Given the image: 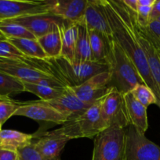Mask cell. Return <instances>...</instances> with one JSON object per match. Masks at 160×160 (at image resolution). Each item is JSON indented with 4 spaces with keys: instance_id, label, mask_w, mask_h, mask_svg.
I'll return each instance as SVG.
<instances>
[{
    "instance_id": "obj_1",
    "label": "cell",
    "mask_w": 160,
    "mask_h": 160,
    "mask_svg": "<svg viewBox=\"0 0 160 160\" xmlns=\"http://www.w3.org/2000/svg\"><path fill=\"white\" fill-rule=\"evenodd\" d=\"M113 39L129 56L142 78L144 84L152 89L160 108V91L151 73L145 54L131 28L122 0H101Z\"/></svg>"
},
{
    "instance_id": "obj_2",
    "label": "cell",
    "mask_w": 160,
    "mask_h": 160,
    "mask_svg": "<svg viewBox=\"0 0 160 160\" xmlns=\"http://www.w3.org/2000/svg\"><path fill=\"white\" fill-rule=\"evenodd\" d=\"M0 72L15 78L21 82L45 84L56 88L67 87L50 72L47 59L26 56L22 59L0 58Z\"/></svg>"
},
{
    "instance_id": "obj_3",
    "label": "cell",
    "mask_w": 160,
    "mask_h": 160,
    "mask_svg": "<svg viewBox=\"0 0 160 160\" xmlns=\"http://www.w3.org/2000/svg\"><path fill=\"white\" fill-rule=\"evenodd\" d=\"M108 64L109 88H114L124 95L131 92L138 84H144L133 62L114 39L110 45Z\"/></svg>"
},
{
    "instance_id": "obj_4",
    "label": "cell",
    "mask_w": 160,
    "mask_h": 160,
    "mask_svg": "<svg viewBox=\"0 0 160 160\" xmlns=\"http://www.w3.org/2000/svg\"><path fill=\"white\" fill-rule=\"evenodd\" d=\"M52 73L68 87L75 88L81 85L92 77L109 71V66L106 63L91 62L71 63L64 58L49 59Z\"/></svg>"
},
{
    "instance_id": "obj_5",
    "label": "cell",
    "mask_w": 160,
    "mask_h": 160,
    "mask_svg": "<svg viewBox=\"0 0 160 160\" xmlns=\"http://www.w3.org/2000/svg\"><path fill=\"white\" fill-rule=\"evenodd\" d=\"M101 99L94 102L82 113L68 119L61 128H58L60 132L69 140L83 138H94L107 128L100 113Z\"/></svg>"
},
{
    "instance_id": "obj_6",
    "label": "cell",
    "mask_w": 160,
    "mask_h": 160,
    "mask_svg": "<svg viewBox=\"0 0 160 160\" xmlns=\"http://www.w3.org/2000/svg\"><path fill=\"white\" fill-rule=\"evenodd\" d=\"M125 128L112 126L94 138L91 160H125Z\"/></svg>"
},
{
    "instance_id": "obj_7",
    "label": "cell",
    "mask_w": 160,
    "mask_h": 160,
    "mask_svg": "<svg viewBox=\"0 0 160 160\" xmlns=\"http://www.w3.org/2000/svg\"><path fill=\"white\" fill-rule=\"evenodd\" d=\"M125 160H160V147L133 126L125 128Z\"/></svg>"
},
{
    "instance_id": "obj_8",
    "label": "cell",
    "mask_w": 160,
    "mask_h": 160,
    "mask_svg": "<svg viewBox=\"0 0 160 160\" xmlns=\"http://www.w3.org/2000/svg\"><path fill=\"white\" fill-rule=\"evenodd\" d=\"M100 113L107 128L112 126L126 128L130 126L124 95L111 88L101 99Z\"/></svg>"
},
{
    "instance_id": "obj_9",
    "label": "cell",
    "mask_w": 160,
    "mask_h": 160,
    "mask_svg": "<svg viewBox=\"0 0 160 160\" xmlns=\"http://www.w3.org/2000/svg\"><path fill=\"white\" fill-rule=\"evenodd\" d=\"M14 116L28 117L39 122L41 125H45L46 128L54 125H63L67 118L62 113L44 102L39 100L34 102H21Z\"/></svg>"
},
{
    "instance_id": "obj_10",
    "label": "cell",
    "mask_w": 160,
    "mask_h": 160,
    "mask_svg": "<svg viewBox=\"0 0 160 160\" xmlns=\"http://www.w3.org/2000/svg\"><path fill=\"white\" fill-rule=\"evenodd\" d=\"M49 12L47 0H0V22L23 16Z\"/></svg>"
},
{
    "instance_id": "obj_11",
    "label": "cell",
    "mask_w": 160,
    "mask_h": 160,
    "mask_svg": "<svg viewBox=\"0 0 160 160\" xmlns=\"http://www.w3.org/2000/svg\"><path fill=\"white\" fill-rule=\"evenodd\" d=\"M122 4H123V2H122ZM123 6L125 8V12H126L127 18H128L130 25H131L132 29H133L136 39H137L140 45L141 46L144 54H145L152 78H153L154 81L156 83L157 86L160 91V59L158 55V52L143 33L141 27L136 21V12L130 10L124 4Z\"/></svg>"
},
{
    "instance_id": "obj_12",
    "label": "cell",
    "mask_w": 160,
    "mask_h": 160,
    "mask_svg": "<svg viewBox=\"0 0 160 160\" xmlns=\"http://www.w3.org/2000/svg\"><path fill=\"white\" fill-rule=\"evenodd\" d=\"M109 81V71L103 72L92 77L81 85L71 88L80 100L88 104H93L108 93L111 89L108 87Z\"/></svg>"
},
{
    "instance_id": "obj_13",
    "label": "cell",
    "mask_w": 160,
    "mask_h": 160,
    "mask_svg": "<svg viewBox=\"0 0 160 160\" xmlns=\"http://www.w3.org/2000/svg\"><path fill=\"white\" fill-rule=\"evenodd\" d=\"M4 21L13 22L21 25L38 39L50 32L55 24H62L66 20L49 12L45 14L23 16Z\"/></svg>"
},
{
    "instance_id": "obj_14",
    "label": "cell",
    "mask_w": 160,
    "mask_h": 160,
    "mask_svg": "<svg viewBox=\"0 0 160 160\" xmlns=\"http://www.w3.org/2000/svg\"><path fill=\"white\" fill-rule=\"evenodd\" d=\"M35 138H37L34 142L36 149L45 160H61V151L70 141L58 129L43 132L35 137L34 136Z\"/></svg>"
},
{
    "instance_id": "obj_15",
    "label": "cell",
    "mask_w": 160,
    "mask_h": 160,
    "mask_svg": "<svg viewBox=\"0 0 160 160\" xmlns=\"http://www.w3.org/2000/svg\"><path fill=\"white\" fill-rule=\"evenodd\" d=\"M50 12L62 20L78 23L84 19L88 0H47Z\"/></svg>"
},
{
    "instance_id": "obj_16",
    "label": "cell",
    "mask_w": 160,
    "mask_h": 160,
    "mask_svg": "<svg viewBox=\"0 0 160 160\" xmlns=\"http://www.w3.org/2000/svg\"><path fill=\"white\" fill-rule=\"evenodd\" d=\"M83 20L88 30L97 31L113 39L112 31L101 0H88Z\"/></svg>"
},
{
    "instance_id": "obj_17",
    "label": "cell",
    "mask_w": 160,
    "mask_h": 160,
    "mask_svg": "<svg viewBox=\"0 0 160 160\" xmlns=\"http://www.w3.org/2000/svg\"><path fill=\"white\" fill-rule=\"evenodd\" d=\"M42 101V100H41ZM51 106L61 113L65 116L67 120L76 117L78 114L82 113L83 111L87 109L93 104H88L84 102L78 98L74 93L71 87L65 88L64 93L59 97L49 101H42Z\"/></svg>"
},
{
    "instance_id": "obj_18",
    "label": "cell",
    "mask_w": 160,
    "mask_h": 160,
    "mask_svg": "<svg viewBox=\"0 0 160 160\" xmlns=\"http://www.w3.org/2000/svg\"><path fill=\"white\" fill-rule=\"evenodd\" d=\"M124 99L130 125L133 126L138 132L144 134L148 128L147 108L136 101L131 92L124 94Z\"/></svg>"
},
{
    "instance_id": "obj_19",
    "label": "cell",
    "mask_w": 160,
    "mask_h": 160,
    "mask_svg": "<svg viewBox=\"0 0 160 160\" xmlns=\"http://www.w3.org/2000/svg\"><path fill=\"white\" fill-rule=\"evenodd\" d=\"M78 23L65 21L61 25V57L64 58L71 63L75 62V48L78 36Z\"/></svg>"
},
{
    "instance_id": "obj_20",
    "label": "cell",
    "mask_w": 160,
    "mask_h": 160,
    "mask_svg": "<svg viewBox=\"0 0 160 160\" xmlns=\"http://www.w3.org/2000/svg\"><path fill=\"white\" fill-rule=\"evenodd\" d=\"M88 31H89L92 61L108 64L110 45L113 39L106 37L97 31L88 30Z\"/></svg>"
},
{
    "instance_id": "obj_21",
    "label": "cell",
    "mask_w": 160,
    "mask_h": 160,
    "mask_svg": "<svg viewBox=\"0 0 160 160\" xmlns=\"http://www.w3.org/2000/svg\"><path fill=\"white\" fill-rule=\"evenodd\" d=\"M62 24H55L50 32L38 38L41 47L46 55L47 59L61 57L62 48L61 25Z\"/></svg>"
},
{
    "instance_id": "obj_22",
    "label": "cell",
    "mask_w": 160,
    "mask_h": 160,
    "mask_svg": "<svg viewBox=\"0 0 160 160\" xmlns=\"http://www.w3.org/2000/svg\"><path fill=\"white\" fill-rule=\"evenodd\" d=\"M78 26L76 48H75V63L91 62V50L89 43V36L84 20L79 22Z\"/></svg>"
},
{
    "instance_id": "obj_23",
    "label": "cell",
    "mask_w": 160,
    "mask_h": 160,
    "mask_svg": "<svg viewBox=\"0 0 160 160\" xmlns=\"http://www.w3.org/2000/svg\"><path fill=\"white\" fill-rule=\"evenodd\" d=\"M33 134H24L15 130L0 131V148L17 150L32 142Z\"/></svg>"
},
{
    "instance_id": "obj_24",
    "label": "cell",
    "mask_w": 160,
    "mask_h": 160,
    "mask_svg": "<svg viewBox=\"0 0 160 160\" xmlns=\"http://www.w3.org/2000/svg\"><path fill=\"white\" fill-rule=\"evenodd\" d=\"M6 40L13 44L24 56L38 59H47L46 55L38 39L11 38Z\"/></svg>"
},
{
    "instance_id": "obj_25",
    "label": "cell",
    "mask_w": 160,
    "mask_h": 160,
    "mask_svg": "<svg viewBox=\"0 0 160 160\" xmlns=\"http://www.w3.org/2000/svg\"><path fill=\"white\" fill-rule=\"evenodd\" d=\"M24 92H30L39 97L42 101H49L53 99L64 93L65 88H56L45 84L23 82Z\"/></svg>"
},
{
    "instance_id": "obj_26",
    "label": "cell",
    "mask_w": 160,
    "mask_h": 160,
    "mask_svg": "<svg viewBox=\"0 0 160 160\" xmlns=\"http://www.w3.org/2000/svg\"><path fill=\"white\" fill-rule=\"evenodd\" d=\"M24 92L23 82L0 72V100L9 98L11 95Z\"/></svg>"
},
{
    "instance_id": "obj_27",
    "label": "cell",
    "mask_w": 160,
    "mask_h": 160,
    "mask_svg": "<svg viewBox=\"0 0 160 160\" xmlns=\"http://www.w3.org/2000/svg\"><path fill=\"white\" fill-rule=\"evenodd\" d=\"M0 33L6 39L35 38V37L23 26L9 21L0 22Z\"/></svg>"
},
{
    "instance_id": "obj_28",
    "label": "cell",
    "mask_w": 160,
    "mask_h": 160,
    "mask_svg": "<svg viewBox=\"0 0 160 160\" xmlns=\"http://www.w3.org/2000/svg\"><path fill=\"white\" fill-rule=\"evenodd\" d=\"M131 92L136 101L139 102L144 107L147 108V106L152 104L158 106V101L155 94L146 84H138L131 91Z\"/></svg>"
},
{
    "instance_id": "obj_29",
    "label": "cell",
    "mask_w": 160,
    "mask_h": 160,
    "mask_svg": "<svg viewBox=\"0 0 160 160\" xmlns=\"http://www.w3.org/2000/svg\"><path fill=\"white\" fill-rule=\"evenodd\" d=\"M140 27L144 35L150 41L155 49L160 52V22L158 20H153L144 28Z\"/></svg>"
},
{
    "instance_id": "obj_30",
    "label": "cell",
    "mask_w": 160,
    "mask_h": 160,
    "mask_svg": "<svg viewBox=\"0 0 160 160\" xmlns=\"http://www.w3.org/2000/svg\"><path fill=\"white\" fill-rule=\"evenodd\" d=\"M21 102H18L12 98L0 100V124L3 126L17 110Z\"/></svg>"
},
{
    "instance_id": "obj_31",
    "label": "cell",
    "mask_w": 160,
    "mask_h": 160,
    "mask_svg": "<svg viewBox=\"0 0 160 160\" xmlns=\"http://www.w3.org/2000/svg\"><path fill=\"white\" fill-rule=\"evenodd\" d=\"M24 57V56L13 44L8 40L0 41V58L8 59H22Z\"/></svg>"
},
{
    "instance_id": "obj_32",
    "label": "cell",
    "mask_w": 160,
    "mask_h": 160,
    "mask_svg": "<svg viewBox=\"0 0 160 160\" xmlns=\"http://www.w3.org/2000/svg\"><path fill=\"white\" fill-rule=\"evenodd\" d=\"M19 160H45L35 148L34 142L17 149Z\"/></svg>"
},
{
    "instance_id": "obj_33",
    "label": "cell",
    "mask_w": 160,
    "mask_h": 160,
    "mask_svg": "<svg viewBox=\"0 0 160 160\" xmlns=\"http://www.w3.org/2000/svg\"><path fill=\"white\" fill-rule=\"evenodd\" d=\"M0 160H19L17 150L0 148Z\"/></svg>"
},
{
    "instance_id": "obj_34",
    "label": "cell",
    "mask_w": 160,
    "mask_h": 160,
    "mask_svg": "<svg viewBox=\"0 0 160 160\" xmlns=\"http://www.w3.org/2000/svg\"><path fill=\"white\" fill-rule=\"evenodd\" d=\"M160 17V0H156L150 14V22L156 20Z\"/></svg>"
},
{
    "instance_id": "obj_35",
    "label": "cell",
    "mask_w": 160,
    "mask_h": 160,
    "mask_svg": "<svg viewBox=\"0 0 160 160\" xmlns=\"http://www.w3.org/2000/svg\"><path fill=\"white\" fill-rule=\"evenodd\" d=\"M123 4L126 6L130 10L136 12L138 8V0H122Z\"/></svg>"
},
{
    "instance_id": "obj_36",
    "label": "cell",
    "mask_w": 160,
    "mask_h": 160,
    "mask_svg": "<svg viewBox=\"0 0 160 160\" xmlns=\"http://www.w3.org/2000/svg\"><path fill=\"white\" fill-rule=\"evenodd\" d=\"M156 0H138V5L143 6H153Z\"/></svg>"
},
{
    "instance_id": "obj_37",
    "label": "cell",
    "mask_w": 160,
    "mask_h": 160,
    "mask_svg": "<svg viewBox=\"0 0 160 160\" xmlns=\"http://www.w3.org/2000/svg\"><path fill=\"white\" fill-rule=\"evenodd\" d=\"M5 39H6V38H5L3 37V34H2L1 33H0V41H1V40H5Z\"/></svg>"
},
{
    "instance_id": "obj_38",
    "label": "cell",
    "mask_w": 160,
    "mask_h": 160,
    "mask_svg": "<svg viewBox=\"0 0 160 160\" xmlns=\"http://www.w3.org/2000/svg\"><path fill=\"white\" fill-rule=\"evenodd\" d=\"M158 52V56H159V59H160V52L159 51H157Z\"/></svg>"
},
{
    "instance_id": "obj_39",
    "label": "cell",
    "mask_w": 160,
    "mask_h": 160,
    "mask_svg": "<svg viewBox=\"0 0 160 160\" xmlns=\"http://www.w3.org/2000/svg\"><path fill=\"white\" fill-rule=\"evenodd\" d=\"M158 20V21H159L160 22V17H158V19H157V20Z\"/></svg>"
},
{
    "instance_id": "obj_40",
    "label": "cell",
    "mask_w": 160,
    "mask_h": 160,
    "mask_svg": "<svg viewBox=\"0 0 160 160\" xmlns=\"http://www.w3.org/2000/svg\"><path fill=\"white\" fill-rule=\"evenodd\" d=\"M1 130H2V125L0 124V131H1Z\"/></svg>"
}]
</instances>
